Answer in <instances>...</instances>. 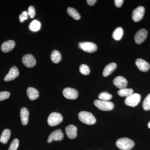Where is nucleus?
<instances>
[{"label": "nucleus", "mask_w": 150, "mask_h": 150, "mask_svg": "<svg viewBox=\"0 0 150 150\" xmlns=\"http://www.w3.org/2000/svg\"><path fill=\"white\" fill-rule=\"evenodd\" d=\"M78 117L82 122L87 125H93L96 122V119L92 113L87 111H81Z\"/></svg>", "instance_id": "nucleus-1"}, {"label": "nucleus", "mask_w": 150, "mask_h": 150, "mask_svg": "<svg viewBox=\"0 0 150 150\" xmlns=\"http://www.w3.org/2000/svg\"><path fill=\"white\" fill-rule=\"evenodd\" d=\"M63 117L61 113L53 112L49 115L48 118V123L49 126H54L59 125L62 123Z\"/></svg>", "instance_id": "nucleus-4"}, {"label": "nucleus", "mask_w": 150, "mask_h": 150, "mask_svg": "<svg viewBox=\"0 0 150 150\" xmlns=\"http://www.w3.org/2000/svg\"><path fill=\"white\" fill-rule=\"evenodd\" d=\"M10 93L8 91H2L0 92V101L8 98Z\"/></svg>", "instance_id": "nucleus-30"}, {"label": "nucleus", "mask_w": 150, "mask_h": 150, "mask_svg": "<svg viewBox=\"0 0 150 150\" xmlns=\"http://www.w3.org/2000/svg\"><path fill=\"white\" fill-rule=\"evenodd\" d=\"M19 74L18 69L16 67H12L10 70L8 74L6 75L4 78V81L6 82L13 80L17 77Z\"/></svg>", "instance_id": "nucleus-13"}, {"label": "nucleus", "mask_w": 150, "mask_h": 150, "mask_svg": "<svg viewBox=\"0 0 150 150\" xmlns=\"http://www.w3.org/2000/svg\"><path fill=\"white\" fill-rule=\"evenodd\" d=\"M141 98V96L139 94L133 93L126 98L125 103L128 106L134 107L139 103Z\"/></svg>", "instance_id": "nucleus-5"}, {"label": "nucleus", "mask_w": 150, "mask_h": 150, "mask_svg": "<svg viewBox=\"0 0 150 150\" xmlns=\"http://www.w3.org/2000/svg\"><path fill=\"white\" fill-rule=\"evenodd\" d=\"M64 137V134L61 129H57L54 131L48 137V143H51L54 141H60L63 139Z\"/></svg>", "instance_id": "nucleus-11"}, {"label": "nucleus", "mask_w": 150, "mask_h": 150, "mask_svg": "<svg viewBox=\"0 0 150 150\" xmlns=\"http://www.w3.org/2000/svg\"><path fill=\"white\" fill-rule=\"evenodd\" d=\"M51 60L55 64H58L62 60V55L61 53L57 50H54L51 53Z\"/></svg>", "instance_id": "nucleus-21"}, {"label": "nucleus", "mask_w": 150, "mask_h": 150, "mask_svg": "<svg viewBox=\"0 0 150 150\" xmlns=\"http://www.w3.org/2000/svg\"><path fill=\"white\" fill-rule=\"evenodd\" d=\"M135 64L139 69L142 72H147L150 69L149 64L144 59H137L135 62Z\"/></svg>", "instance_id": "nucleus-14"}, {"label": "nucleus", "mask_w": 150, "mask_h": 150, "mask_svg": "<svg viewBox=\"0 0 150 150\" xmlns=\"http://www.w3.org/2000/svg\"><path fill=\"white\" fill-rule=\"evenodd\" d=\"M148 127H149V128L150 129V121H149V123H148Z\"/></svg>", "instance_id": "nucleus-35"}, {"label": "nucleus", "mask_w": 150, "mask_h": 150, "mask_svg": "<svg viewBox=\"0 0 150 150\" xmlns=\"http://www.w3.org/2000/svg\"><path fill=\"white\" fill-rule=\"evenodd\" d=\"M94 104L100 110L108 111L112 110L114 108V104L109 101H104L100 100H96L94 101Z\"/></svg>", "instance_id": "nucleus-3"}, {"label": "nucleus", "mask_w": 150, "mask_h": 150, "mask_svg": "<svg viewBox=\"0 0 150 150\" xmlns=\"http://www.w3.org/2000/svg\"><path fill=\"white\" fill-rule=\"evenodd\" d=\"M66 134L69 139H72L77 137V128L74 125H69L67 126L65 129Z\"/></svg>", "instance_id": "nucleus-15"}, {"label": "nucleus", "mask_w": 150, "mask_h": 150, "mask_svg": "<svg viewBox=\"0 0 150 150\" xmlns=\"http://www.w3.org/2000/svg\"><path fill=\"white\" fill-rule=\"evenodd\" d=\"M112 97V96L108 93L107 92H103L98 96V98L100 100L104 101H109V100L111 99Z\"/></svg>", "instance_id": "nucleus-26"}, {"label": "nucleus", "mask_w": 150, "mask_h": 150, "mask_svg": "<svg viewBox=\"0 0 150 150\" xmlns=\"http://www.w3.org/2000/svg\"><path fill=\"white\" fill-rule=\"evenodd\" d=\"M28 13V16H29L30 18H34L35 15V11L34 7L33 6H30L29 7Z\"/></svg>", "instance_id": "nucleus-32"}, {"label": "nucleus", "mask_w": 150, "mask_h": 150, "mask_svg": "<svg viewBox=\"0 0 150 150\" xmlns=\"http://www.w3.org/2000/svg\"><path fill=\"white\" fill-rule=\"evenodd\" d=\"M143 108L145 110H150V93L145 98L143 102Z\"/></svg>", "instance_id": "nucleus-27"}, {"label": "nucleus", "mask_w": 150, "mask_h": 150, "mask_svg": "<svg viewBox=\"0 0 150 150\" xmlns=\"http://www.w3.org/2000/svg\"><path fill=\"white\" fill-rule=\"evenodd\" d=\"M19 141L18 139H15L11 143L8 150H17L18 147Z\"/></svg>", "instance_id": "nucleus-29"}, {"label": "nucleus", "mask_w": 150, "mask_h": 150, "mask_svg": "<svg viewBox=\"0 0 150 150\" xmlns=\"http://www.w3.org/2000/svg\"><path fill=\"white\" fill-rule=\"evenodd\" d=\"M22 63L28 68H32L36 64V60L32 54H26L23 57Z\"/></svg>", "instance_id": "nucleus-8"}, {"label": "nucleus", "mask_w": 150, "mask_h": 150, "mask_svg": "<svg viewBox=\"0 0 150 150\" xmlns=\"http://www.w3.org/2000/svg\"><path fill=\"white\" fill-rule=\"evenodd\" d=\"M117 65L115 63H111L108 64L104 68L103 75L105 77L108 76L115 69Z\"/></svg>", "instance_id": "nucleus-19"}, {"label": "nucleus", "mask_w": 150, "mask_h": 150, "mask_svg": "<svg viewBox=\"0 0 150 150\" xmlns=\"http://www.w3.org/2000/svg\"><path fill=\"white\" fill-rule=\"evenodd\" d=\"M40 26H41V24H40V22L35 20L32 21V22L30 24L29 29L31 31L36 32V31L40 30Z\"/></svg>", "instance_id": "nucleus-24"}, {"label": "nucleus", "mask_w": 150, "mask_h": 150, "mask_svg": "<svg viewBox=\"0 0 150 150\" xmlns=\"http://www.w3.org/2000/svg\"><path fill=\"white\" fill-rule=\"evenodd\" d=\"M11 131L9 129H6L3 131L0 138V142L4 144H6L10 138Z\"/></svg>", "instance_id": "nucleus-20"}, {"label": "nucleus", "mask_w": 150, "mask_h": 150, "mask_svg": "<svg viewBox=\"0 0 150 150\" xmlns=\"http://www.w3.org/2000/svg\"><path fill=\"white\" fill-rule=\"evenodd\" d=\"M15 45V42L13 40H8L2 44L1 49L4 53H8L12 51L14 48Z\"/></svg>", "instance_id": "nucleus-16"}, {"label": "nucleus", "mask_w": 150, "mask_h": 150, "mask_svg": "<svg viewBox=\"0 0 150 150\" xmlns=\"http://www.w3.org/2000/svg\"><path fill=\"white\" fill-rule=\"evenodd\" d=\"M145 8L142 6H140L135 9L132 13V19L134 22L140 21L143 18L145 13Z\"/></svg>", "instance_id": "nucleus-7"}, {"label": "nucleus", "mask_w": 150, "mask_h": 150, "mask_svg": "<svg viewBox=\"0 0 150 150\" xmlns=\"http://www.w3.org/2000/svg\"><path fill=\"white\" fill-rule=\"evenodd\" d=\"M113 83L114 85L120 89L126 88L128 84L127 80L121 76L115 77L113 80Z\"/></svg>", "instance_id": "nucleus-12"}, {"label": "nucleus", "mask_w": 150, "mask_h": 150, "mask_svg": "<svg viewBox=\"0 0 150 150\" xmlns=\"http://www.w3.org/2000/svg\"><path fill=\"white\" fill-rule=\"evenodd\" d=\"M80 48L88 53H93L97 50V46L95 43L91 42H83L79 43Z\"/></svg>", "instance_id": "nucleus-6"}, {"label": "nucleus", "mask_w": 150, "mask_h": 150, "mask_svg": "<svg viewBox=\"0 0 150 150\" xmlns=\"http://www.w3.org/2000/svg\"><path fill=\"white\" fill-rule=\"evenodd\" d=\"M148 32L146 30L142 28L139 30L136 33L134 37V40L137 44H140L143 43L146 38Z\"/></svg>", "instance_id": "nucleus-10"}, {"label": "nucleus", "mask_w": 150, "mask_h": 150, "mask_svg": "<svg viewBox=\"0 0 150 150\" xmlns=\"http://www.w3.org/2000/svg\"><path fill=\"white\" fill-rule=\"evenodd\" d=\"M123 30L121 27H118L115 28L112 33V37L115 40H121L123 37Z\"/></svg>", "instance_id": "nucleus-22"}, {"label": "nucleus", "mask_w": 150, "mask_h": 150, "mask_svg": "<svg viewBox=\"0 0 150 150\" xmlns=\"http://www.w3.org/2000/svg\"><path fill=\"white\" fill-rule=\"evenodd\" d=\"M96 0H87V2L89 5L92 6L94 5L96 2Z\"/></svg>", "instance_id": "nucleus-34"}, {"label": "nucleus", "mask_w": 150, "mask_h": 150, "mask_svg": "<svg viewBox=\"0 0 150 150\" xmlns=\"http://www.w3.org/2000/svg\"><path fill=\"white\" fill-rule=\"evenodd\" d=\"M134 90L132 88H123L119 90L118 92V94L122 97H127L132 94Z\"/></svg>", "instance_id": "nucleus-25"}, {"label": "nucleus", "mask_w": 150, "mask_h": 150, "mask_svg": "<svg viewBox=\"0 0 150 150\" xmlns=\"http://www.w3.org/2000/svg\"><path fill=\"white\" fill-rule=\"evenodd\" d=\"M79 71L81 74L84 75H88L90 73L89 67L85 64H82L80 66Z\"/></svg>", "instance_id": "nucleus-28"}, {"label": "nucleus", "mask_w": 150, "mask_h": 150, "mask_svg": "<svg viewBox=\"0 0 150 150\" xmlns=\"http://www.w3.org/2000/svg\"><path fill=\"white\" fill-rule=\"evenodd\" d=\"M28 96L30 100H35L39 97V92L36 89L33 87H29L27 90Z\"/></svg>", "instance_id": "nucleus-18"}, {"label": "nucleus", "mask_w": 150, "mask_h": 150, "mask_svg": "<svg viewBox=\"0 0 150 150\" xmlns=\"http://www.w3.org/2000/svg\"><path fill=\"white\" fill-rule=\"evenodd\" d=\"M67 13L70 16L76 20H79L81 18L80 15L75 8L71 7L68 8L67 9Z\"/></svg>", "instance_id": "nucleus-23"}, {"label": "nucleus", "mask_w": 150, "mask_h": 150, "mask_svg": "<svg viewBox=\"0 0 150 150\" xmlns=\"http://www.w3.org/2000/svg\"><path fill=\"white\" fill-rule=\"evenodd\" d=\"M28 13L26 11L22 12L21 14L19 16V20L21 22H23L24 21L26 20L28 18Z\"/></svg>", "instance_id": "nucleus-31"}, {"label": "nucleus", "mask_w": 150, "mask_h": 150, "mask_svg": "<svg viewBox=\"0 0 150 150\" xmlns=\"http://www.w3.org/2000/svg\"><path fill=\"white\" fill-rule=\"evenodd\" d=\"M63 95L69 99H76L78 98V92L76 90L71 88H66L63 91Z\"/></svg>", "instance_id": "nucleus-9"}, {"label": "nucleus", "mask_w": 150, "mask_h": 150, "mask_svg": "<svg viewBox=\"0 0 150 150\" xmlns=\"http://www.w3.org/2000/svg\"><path fill=\"white\" fill-rule=\"evenodd\" d=\"M29 112L26 108H22L20 110V116L21 119V123L23 125H27L28 121Z\"/></svg>", "instance_id": "nucleus-17"}, {"label": "nucleus", "mask_w": 150, "mask_h": 150, "mask_svg": "<svg viewBox=\"0 0 150 150\" xmlns=\"http://www.w3.org/2000/svg\"><path fill=\"white\" fill-rule=\"evenodd\" d=\"M116 145L120 149L130 150L134 146L135 144L131 139L127 138H122L118 139L116 141Z\"/></svg>", "instance_id": "nucleus-2"}, {"label": "nucleus", "mask_w": 150, "mask_h": 150, "mask_svg": "<svg viewBox=\"0 0 150 150\" xmlns=\"http://www.w3.org/2000/svg\"><path fill=\"white\" fill-rule=\"evenodd\" d=\"M124 1L123 0H115L114 1L115 6L117 7H121L122 5H123Z\"/></svg>", "instance_id": "nucleus-33"}]
</instances>
